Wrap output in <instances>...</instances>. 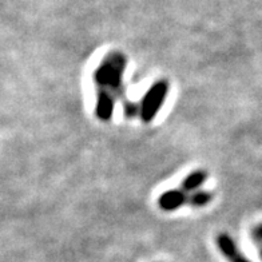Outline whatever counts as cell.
Here are the masks:
<instances>
[{
    "mask_svg": "<svg viewBox=\"0 0 262 262\" xmlns=\"http://www.w3.org/2000/svg\"><path fill=\"white\" fill-rule=\"evenodd\" d=\"M126 67V58L121 52H111L94 73V82L98 91H107L114 98L122 94V75Z\"/></svg>",
    "mask_w": 262,
    "mask_h": 262,
    "instance_id": "cell-1",
    "label": "cell"
},
{
    "mask_svg": "<svg viewBox=\"0 0 262 262\" xmlns=\"http://www.w3.org/2000/svg\"><path fill=\"white\" fill-rule=\"evenodd\" d=\"M169 93V83L166 80H158L152 84L142 98L141 113L139 117L145 123H150L157 117L161 107L165 103V99Z\"/></svg>",
    "mask_w": 262,
    "mask_h": 262,
    "instance_id": "cell-2",
    "label": "cell"
},
{
    "mask_svg": "<svg viewBox=\"0 0 262 262\" xmlns=\"http://www.w3.org/2000/svg\"><path fill=\"white\" fill-rule=\"evenodd\" d=\"M217 246L220 252L229 259V262H252L239 252L238 246L233 241V238L226 233H222L217 237Z\"/></svg>",
    "mask_w": 262,
    "mask_h": 262,
    "instance_id": "cell-3",
    "label": "cell"
},
{
    "mask_svg": "<svg viewBox=\"0 0 262 262\" xmlns=\"http://www.w3.org/2000/svg\"><path fill=\"white\" fill-rule=\"evenodd\" d=\"M189 195L182 189H174L165 191L158 198L159 207L165 211H174L180 209L182 205L187 204Z\"/></svg>",
    "mask_w": 262,
    "mask_h": 262,
    "instance_id": "cell-4",
    "label": "cell"
},
{
    "mask_svg": "<svg viewBox=\"0 0 262 262\" xmlns=\"http://www.w3.org/2000/svg\"><path fill=\"white\" fill-rule=\"evenodd\" d=\"M114 99L115 98L107 91H98L97 104H95V115L98 119L108 122L114 114Z\"/></svg>",
    "mask_w": 262,
    "mask_h": 262,
    "instance_id": "cell-5",
    "label": "cell"
},
{
    "mask_svg": "<svg viewBox=\"0 0 262 262\" xmlns=\"http://www.w3.org/2000/svg\"><path fill=\"white\" fill-rule=\"evenodd\" d=\"M207 180V172L204 170H195V171L190 172L189 176L182 181L181 183V189L185 191V193H190V191H194L200 186H202Z\"/></svg>",
    "mask_w": 262,
    "mask_h": 262,
    "instance_id": "cell-6",
    "label": "cell"
},
{
    "mask_svg": "<svg viewBox=\"0 0 262 262\" xmlns=\"http://www.w3.org/2000/svg\"><path fill=\"white\" fill-rule=\"evenodd\" d=\"M211 200H213V194L209 193V191H195L191 195H189L187 204L194 207H202L205 205L210 204Z\"/></svg>",
    "mask_w": 262,
    "mask_h": 262,
    "instance_id": "cell-7",
    "label": "cell"
},
{
    "mask_svg": "<svg viewBox=\"0 0 262 262\" xmlns=\"http://www.w3.org/2000/svg\"><path fill=\"white\" fill-rule=\"evenodd\" d=\"M138 113H141V106H137L133 102H124V115L126 117H134Z\"/></svg>",
    "mask_w": 262,
    "mask_h": 262,
    "instance_id": "cell-8",
    "label": "cell"
},
{
    "mask_svg": "<svg viewBox=\"0 0 262 262\" xmlns=\"http://www.w3.org/2000/svg\"><path fill=\"white\" fill-rule=\"evenodd\" d=\"M261 257H262V250H261Z\"/></svg>",
    "mask_w": 262,
    "mask_h": 262,
    "instance_id": "cell-9",
    "label": "cell"
}]
</instances>
